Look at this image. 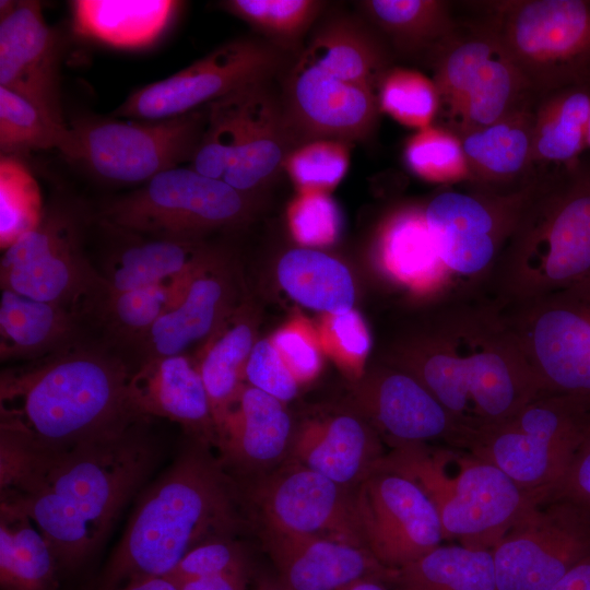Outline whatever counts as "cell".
<instances>
[{"instance_id":"obj_34","label":"cell","mask_w":590,"mask_h":590,"mask_svg":"<svg viewBox=\"0 0 590 590\" xmlns=\"http://www.w3.org/2000/svg\"><path fill=\"white\" fill-rule=\"evenodd\" d=\"M358 8L400 54H433L456 34L450 5L441 0H365Z\"/></svg>"},{"instance_id":"obj_41","label":"cell","mask_w":590,"mask_h":590,"mask_svg":"<svg viewBox=\"0 0 590 590\" xmlns=\"http://www.w3.org/2000/svg\"><path fill=\"white\" fill-rule=\"evenodd\" d=\"M402 157L410 173L433 184L469 181L470 170L458 135L432 125L416 130L403 146Z\"/></svg>"},{"instance_id":"obj_5","label":"cell","mask_w":590,"mask_h":590,"mask_svg":"<svg viewBox=\"0 0 590 590\" xmlns=\"http://www.w3.org/2000/svg\"><path fill=\"white\" fill-rule=\"evenodd\" d=\"M590 275V163L535 178L483 291L499 305L527 300Z\"/></svg>"},{"instance_id":"obj_57","label":"cell","mask_w":590,"mask_h":590,"mask_svg":"<svg viewBox=\"0 0 590 590\" xmlns=\"http://www.w3.org/2000/svg\"><path fill=\"white\" fill-rule=\"evenodd\" d=\"M256 590H287V589L281 583V581L278 578L276 579L263 578L258 582Z\"/></svg>"},{"instance_id":"obj_24","label":"cell","mask_w":590,"mask_h":590,"mask_svg":"<svg viewBox=\"0 0 590 590\" xmlns=\"http://www.w3.org/2000/svg\"><path fill=\"white\" fill-rule=\"evenodd\" d=\"M212 251L189 275L178 296L139 343L144 358L184 354L210 338L229 309L227 276Z\"/></svg>"},{"instance_id":"obj_42","label":"cell","mask_w":590,"mask_h":590,"mask_svg":"<svg viewBox=\"0 0 590 590\" xmlns=\"http://www.w3.org/2000/svg\"><path fill=\"white\" fill-rule=\"evenodd\" d=\"M377 99L380 113L415 130L432 126L440 111L435 82L412 69L389 68L378 83Z\"/></svg>"},{"instance_id":"obj_4","label":"cell","mask_w":590,"mask_h":590,"mask_svg":"<svg viewBox=\"0 0 590 590\" xmlns=\"http://www.w3.org/2000/svg\"><path fill=\"white\" fill-rule=\"evenodd\" d=\"M209 448L193 440L141 493L95 590L165 577L200 543L234 536L244 523L241 493Z\"/></svg>"},{"instance_id":"obj_3","label":"cell","mask_w":590,"mask_h":590,"mask_svg":"<svg viewBox=\"0 0 590 590\" xmlns=\"http://www.w3.org/2000/svg\"><path fill=\"white\" fill-rule=\"evenodd\" d=\"M118 356L74 343L0 380V435L32 457L68 450L143 420L128 401Z\"/></svg>"},{"instance_id":"obj_33","label":"cell","mask_w":590,"mask_h":590,"mask_svg":"<svg viewBox=\"0 0 590 590\" xmlns=\"http://www.w3.org/2000/svg\"><path fill=\"white\" fill-rule=\"evenodd\" d=\"M590 86L575 84L541 95L533 117L534 167L568 166L587 145Z\"/></svg>"},{"instance_id":"obj_48","label":"cell","mask_w":590,"mask_h":590,"mask_svg":"<svg viewBox=\"0 0 590 590\" xmlns=\"http://www.w3.org/2000/svg\"><path fill=\"white\" fill-rule=\"evenodd\" d=\"M335 204L323 192H302L290 210L294 236L308 246H319L335 239L339 231Z\"/></svg>"},{"instance_id":"obj_51","label":"cell","mask_w":590,"mask_h":590,"mask_svg":"<svg viewBox=\"0 0 590 590\" xmlns=\"http://www.w3.org/2000/svg\"><path fill=\"white\" fill-rule=\"evenodd\" d=\"M547 498L566 499L590 511V420L564 479Z\"/></svg>"},{"instance_id":"obj_44","label":"cell","mask_w":590,"mask_h":590,"mask_svg":"<svg viewBox=\"0 0 590 590\" xmlns=\"http://www.w3.org/2000/svg\"><path fill=\"white\" fill-rule=\"evenodd\" d=\"M37 181L12 155L0 160V243L5 249L33 229L43 215Z\"/></svg>"},{"instance_id":"obj_9","label":"cell","mask_w":590,"mask_h":590,"mask_svg":"<svg viewBox=\"0 0 590 590\" xmlns=\"http://www.w3.org/2000/svg\"><path fill=\"white\" fill-rule=\"evenodd\" d=\"M251 209V196L224 180L176 167L110 201L102 216L107 226L125 233L201 240L208 232L244 223Z\"/></svg>"},{"instance_id":"obj_31","label":"cell","mask_w":590,"mask_h":590,"mask_svg":"<svg viewBox=\"0 0 590 590\" xmlns=\"http://www.w3.org/2000/svg\"><path fill=\"white\" fill-rule=\"evenodd\" d=\"M180 7L169 0H76L71 12L81 36L118 49H139L161 38Z\"/></svg>"},{"instance_id":"obj_6","label":"cell","mask_w":590,"mask_h":590,"mask_svg":"<svg viewBox=\"0 0 590 590\" xmlns=\"http://www.w3.org/2000/svg\"><path fill=\"white\" fill-rule=\"evenodd\" d=\"M378 467L417 484L438 514L444 539L474 550L493 551L521 516L543 499L492 463L450 446H397Z\"/></svg>"},{"instance_id":"obj_8","label":"cell","mask_w":590,"mask_h":590,"mask_svg":"<svg viewBox=\"0 0 590 590\" xmlns=\"http://www.w3.org/2000/svg\"><path fill=\"white\" fill-rule=\"evenodd\" d=\"M489 30L540 97L590 78V0L489 3Z\"/></svg>"},{"instance_id":"obj_39","label":"cell","mask_w":590,"mask_h":590,"mask_svg":"<svg viewBox=\"0 0 590 590\" xmlns=\"http://www.w3.org/2000/svg\"><path fill=\"white\" fill-rule=\"evenodd\" d=\"M221 7L285 54L298 50L323 14L319 0H226Z\"/></svg>"},{"instance_id":"obj_2","label":"cell","mask_w":590,"mask_h":590,"mask_svg":"<svg viewBox=\"0 0 590 590\" xmlns=\"http://www.w3.org/2000/svg\"><path fill=\"white\" fill-rule=\"evenodd\" d=\"M140 420L115 434L43 457H28L0 507L26 516L48 542L62 573L96 552L142 487L160 456Z\"/></svg>"},{"instance_id":"obj_1","label":"cell","mask_w":590,"mask_h":590,"mask_svg":"<svg viewBox=\"0 0 590 590\" xmlns=\"http://www.w3.org/2000/svg\"><path fill=\"white\" fill-rule=\"evenodd\" d=\"M388 358L427 388L467 441L545 392L502 307L481 290L433 300L427 317L394 342Z\"/></svg>"},{"instance_id":"obj_29","label":"cell","mask_w":590,"mask_h":590,"mask_svg":"<svg viewBox=\"0 0 590 590\" xmlns=\"http://www.w3.org/2000/svg\"><path fill=\"white\" fill-rule=\"evenodd\" d=\"M299 60L346 82L377 90L390 68V55L379 34L364 21L333 15L317 23Z\"/></svg>"},{"instance_id":"obj_18","label":"cell","mask_w":590,"mask_h":590,"mask_svg":"<svg viewBox=\"0 0 590 590\" xmlns=\"http://www.w3.org/2000/svg\"><path fill=\"white\" fill-rule=\"evenodd\" d=\"M281 101L297 145L317 139L365 141L380 114L377 90L346 82L299 59L285 80Z\"/></svg>"},{"instance_id":"obj_7","label":"cell","mask_w":590,"mask_h":590,"mask_svg":"<svg viewBox=\"0 0 590 590\" xmlns=\"http://www.w3.org/2000/svg\"><path fill=\"white\" fill-rule=\"evenodd\" d=\"M589 420L590 401L542 392L507 421L472 435L463 450L545 499L564 479Z\"/></svg>"},{"instance_id":"obj_35","label":"cell","mask_w":590,"mask_h":590,"mask_svg":"<svg viewBox=\"0 0 590 590\" xmlns=\"http://www.w3.org/2000/svg\"><path fill=\"white\" fill-rule=\"evenodd\" d=\"M391 590H497L493 552L439 545L418 559L390 569Z\"/></svg>"},{"instance_id":"obj_15","label":"cell","mask_w":590,"mask_h":590,"mask_svg":"<svg viewBox=\"0 0 590 590\" xmlns=\"http://www.w3.org/2000/svg\"><path fill=\"white\" fill-rule=\"evenodd\" d=\"M492 552L497 590H548L590 556V511L566 499H541Z\"/></svg>"},{"instance_id":"obj_53","label":"cell","mask_w":590,"mask_h":590,"mask_svg":"<svg viewBox=\"0 0 590 590\" xmlns=\"http://www.w3.org/2000/svg\"><path fill=\"white\" fill-rule=\"evenodd\" d=\"M249 575L250 569H241L172 581L178 590H246Z\"/></svg>"},{"instance_id":"obj_17","label":"cell","mask_w":590,"mask_h":590,"mask_svg":"<svg viewBox=\"0 0 590 590\" xmlns=\"http://www.w3.org/2000/svg\"><path fill=\"white\" fill-rule=\"evenodd\" d=\"M263 528L311 534L364 546L354 491L286 459L252 489Z\"/></svg>"},{"instance_id":"obj_22","label":"cell","mask_w":590,"mask_h":590,"mask_svg":"<svg viewBox=\"0 0 590 590\" xmlns=\"http://www.w3.org/2000/svg\"><path fill=\"white\" fill-rule=\"evenodd\" d=\"M262 540L287 590H341L365 578L386 581L389 568L358 545L263 528Z\"/></svg>"},{"instance_id":"obj_11","label":"cell","mask_w":590,"mask_h":590,"mask_svg":"<svg viewBox=\"0 0 590 590\" xmlns=\"http://www.w3.org/2000/svg\"><path fill=\"white\" fill-rule=\"evenodd\" d=\"M499 306L544 391L590 401V275Z\"/></svg>"},{"instance_id":"obj_27","label":"cell","mask_w":590,"mask_h":590,"mask_svg":"<svg viewBox=\"0 0 590 590\" xmlns=\"http://www.w3.org/2000/svg\"><path fill=\"white\" fill-rule=\"evenodd\" d=\"M284 404L257 388L243 386L216 430L226 468L250 473L286 460L294 432Z\"/></svg>"},{"instance_id":"obj_56","label":"cell","mask_w":590,"mask_h":590,"mask_svg":"<svg viewBox=\"0 0 590 590\" xmlns=\"http://www.w3.org/2000/svg\"><path fill=\"white\" fill-rule=\"evenodd\" d=\"M341 590H391L385 582L374 578L356 580Z\"/></svg>"},{"instance_id":"obj_45","label":"cell","mask_w":590,"mask_h":590,"mask_svg":"<svg viewBox=\"0 0 590 590\" xmlns=\"http://www.w3.org/2000/svg\"><path fill=\"white\" fill-rule=\"evenodd\" d=\"M349 162V143L317 139L295 146L284 170L302 192H323L343 179Z\"/></svg>"},{"instance_id":"obj_49","label":"cell","mask_w":590,"mask_h":590,"mask_svg":"<svg viewBox=\"0 0 590 590\" xmlns=\"http://www.w3.org/2000/svg\"><path fill=\"white\" fill-rule=\"evenodd\" d=\"M244 379L247 385L283 403L296 397L299 385L273 343L267 340L255 342L245 366Z\"/></svg>"},{"instance_id":"obj_46","label":"cell","mask_w":590,"mask_h":590,"mask_svg":"<svg viewBox=\"0 0 590 590\" xmlns=\"http://www.w3.org/2000/svg\"><path fill=\"white\" fill-rule=\"evenodd\" d=\"M240 92L208 105L206 127L189 166L193 170L223 179L236 148Z\"/></svg>"},{"instance_id":"obj_52","label":"cell","mask_w":590,"mask_h":590,"mask_svg":"<svg viewBox=\"0 0 590 590\" xmlns=\"http://www.w3.org/2000/svg\"><path fill=\"white\" fill-rule=\"evenodd\" d=\"M330 330L339 347L351 358L362 359L370 349V337L365 322L353 309L332 315Z\"/></svg>"},{"instance_id":"obj_21","label":"cell","mask_w":590,"mask_h":590,"mask_svg":"<svg viewBox=\"0 0 590 590\" xmlns=\"http://www.w3.org/2000/svg\"><path fill=\"white\" fill-rule=\"evenodd\" d=\"M127 393L138 417L169 420L193 440L217 447L205 387L196 362L185 354L144 358L131 373Z\"/></svg>"},{"instance_id":"obj_58","label":"cell","mask_w":590,"mask_h":590,"mask_svg":"<svg viewBox=\"0 0 590 590\" xmlns=\"http://www.w3.org/2000/svg\"><path fill=\"white\" fill-rule=\"evenodd\" d=\"M587 145L590 148V109H589V119H588Z\"/></svg>"},{"instance_id":"obj_10","label":"cell","mask_w":590,"mask_h":590,"mask_svg":"<svg viewBox=\"0 0 590 590\" xmlns=\"http://www.w3.org/2000/svg\"><path fill=\"white\" fill-rule=\"evenodd\" d=\"M1 288L75 311L97 302L107 291L84 250V220L74 205L44 208L38 224L4 249Z\"/></svg>"},{"instance_id":"obj_38","label":"cell","mask_w":590,"mask_h":590,"mask_svg":"<svg viewBox=\"0 0 590 590\" xmlns=\"http://www.w3.org/2000/svg\"><path fill=\"white\" fill-rule=\"evenodd\" d=\"M253 344L250 323L243 317L233 318L214 331L196 362L216 430L244 386L245 366Z\"/></svg>"},{"instance_id":"obj_32","label":"cell","mask_w":590,"mask_h":590,"mask_svg":"<svg viewBox=\"0 0 590 590\" xmlns=\"http://www.w3.org/2000/svg\"><path fill=\"white\" fill-rule=\"evenodd\" d=\"M76 331V312L1 288L0 356L37 359L71 344Z\"/></svg>"},{"instance_id":"obj_13","label":"cell","mask_w":590,"mask_h":590,"mask_svg":"<svg viewBox=\"0 0 590 590\" xmlns=\"http://www.w3.org/2000/svg\"><path fill=\"white\" fill-rule=\"evenodd\" d=\"M534 180L510 193L448 189L424 205L437 255L459 288L483 290Z\"/></svg>"},{"instance_id":"obj_28","label":"cell","mask_w":590,"mask_h":590,"mask_svg":"<svg viewBox=\"0 0 590 590\" xmlns=\"http://www.w3.org/2000/svg\"><path fill=\"white\" fill-rule=\"evenodd\" d=\"M377 247L392 278L433 300L461 290L437 255L424 206L404 205L390 213L379 228Z\"/></svg>"},{"instance_id":"obj_14","label":"cell","mask_w":590,"mask_h":590,"mask_svg":"<svg viewBox=\"0 0 590 590\" xmlns=\"http://www.w3.org/2000/svg\"><path fill=\"white\" fill-rule=\"evenodd\" d=\"M284 63L285 52L269 42L256 36L234 38L170 76L138 88L114 115L139 120L181 116L270 82Z\"/></svg>"},{"instance_id":"obj_12","label":"cell","mask_w":590,"mask_h":590,"mask_svg":"<svg viewBox=\"0 0 590 590\" xmlns=\"http://www.w3.org/2000/svg\"><path fill=\"white\" fill-rule=\"evenodd\" d=\"M206 121L208 106L161 120L78 119L70 126L76 141L73 162L108 181L145 184L191 163Z\"/></svg>"},{"instance_id":"obj_47","label":"cell","mask_w":590,"mask_h":590,"mask_svg":"<svg viewBox=\"0 0 590 590\" xmlns=\"http://www.w3.org/2000/svg\"><path fill=\"white\" fill-rule=\"evenodd\" d=\"M241 569H250L243 545L234 538H217L190 550L165 577L175 581Z\"/></svg>"},{"instance_id":"obj_37","label":"cell","mask_w":590,"mask_h":590,"mask_svg":"<svg viewBox=\"0 0 590 590\" xmlns=\"http://www.w3.org/2000/svg\"><path fill=\"white\" fill-rule=\"evenodd\" d=\"M57 559L39 530L24 515L0 507L1 590H58Z\"/></svg>"},{"instance_id":"obj_54","label":"cell","mask_w":590,"mask_h":590,"mask_svg":"<svg viewBox=\"0 0 590 590\" xmlns=\"http://www.w3.org/2000/svg\"><path fill=\"white\" fill-rule=\"evenodd\" d=\"M548 590H590V556L574 566Z\"/></svg>"},{"instance_id":"obj_25","label":"cell","mask_w":590,"mask_h":590,"mask_svg":"<svg viewBox=\"0 0 590 590\" xmlns=\"http://www.w3.org/2000/svg\"><path fill=\"white\" fill-rule=\"evenodd\" d=\"M536 102L488 126L455 132L462 145L473 190L510 193L539 174L533 164V117Z\"/></svg>"},{"instance_id":"obj_36","label":"cell","mask_w":590,"mask_h":590,"mask_svg":"<svg viewBox=\"0 0 590 590\" xmlns=\"http://www.w3.org/2000/svg\"><path fill=\"white\" fill-rule=\"evenodd\" d=\"M278 279L283 290L307 308L330 315L353 309L355 287L349 269L322 251L288 250L278 263Z\"/></svg>"},{"instance_id":"obj_55","label":"cell","mask_w":590,"mask_h":590,"mask_svg":"<svg viewBox=\"0 0 590 590\" xmlns=\"http://www.w3.org/2000/svg\"><path fill=\"white\" fill-rule=\"evenodd\" d=\"M117 590H178L166 577H146L131 580Z\"/></svg>"},{"instance_id":"obj_26","label":"cell","mask_w":590,"mask_h":590,"mask_svg":"<svg viewBox=\"0 0 590 590\" xmlns=\"http://www.w3.org/2000/svg\"><path fill=\"white\" fill-rule=\"evenodd\" d=\"M385 455L368 424L355 415L340 413L304 423L294 432L286 459L354 491Z\"/></svg>"},{"instance_id":"obj_23","label":"cell","mask_w":590,"mask_h":590,"mask_svg":"<svg viewBox=\"0 0 590 590\" xmlns=\"http://www.w3.org/2000/svg\"><path fill=\"white\" fill-rule=\"evenodd\" d=\"M259 83L239 93L236 148L222 180L251 196L282 170L297 146L281 96Z\"/></svg>"},{"instance_id":"obj_40","label":"cell","mask_w":590,"mask_h":590,"mask_svg":"<svg viewBox=\"0 0 590 590\" xmlns=\"http://www.w3.org/2000/svg\"><path fill=\"white\" fill-rule=\"evenodd\" d=\"M51 149L73 161L76 141L70 126L55 122L24 97L0 86L1 155Z\"/></svg>"},{"instance_id":"obj_20","label":"cell","mask_w":590,"mask_h":590,"mask_svg":"<svg viewBox=\"0 0 590 590\" xmlns=\"http://www.w3.org/2000/svg\"><path fill=\"white\" fill-rule=\"evenodd\" d=\"M363 411L393 447L441 440L463 449L468 435L411 374L394 366L379 369L358 389Z\"/></svg>"},{"instance_id":"obj_16","label":"cell","mask_w":590,"mask_h":590,"mask_svg":"<svg viewBox=\"0 0 590 590\" xmlns=\"http://www.w3.org/2000/svg\"><path fill=\"white\" fill-rule=\"evenodd\" d=\"M362 542L386 568H401L441 545L438 514L409 477L377 467L355 489Z\"/></svg>"},{"instance_id":"obj_30","label":"cell","mask_w":590,"mask_h":590,"mask_svg":"<svg viewBox=\"0 0 590 590\" xmlns=\"http://www.w3.org/2000/svg\"><path fill=\"white\" fill-rule=\"evenodd\" d=\"M212 252L201 240L145 237L115 249L104 278L109 293L153 286L182 288L192 271Z\"/></svg>"},{"instance_id":"obj_50","label":"cell","mask_w":590,"mask_h":590,"mask_svg":"<svg viewBox=\"0 0 590 590\" xmlns=\"http://www.w3.org/2000/svg\"><path fill=\"white\" fill-rule=\"evenodd\" d=\"M298 384L311 380L320 370V355L309 338L295 329L280 330L271 341Z\"/></svg>"},{"instance_id":"obj_43","label":"cell","mask_w":590,"mask_h":590,"mask_svg":"<svg viewBox=\"0 0 590 590\" xmlns=\"http://www.w3.org/2000/svg\"><path fill=\"white\" fill-rule=\"evenodd\" d=\"M179 292L167 285L106 292L96 307L108 331L123 342L139 345Z\"/></svg>"},{"instance_id":"obj_19","label":"cell","mask_w":590,"mask_h":590,"mask_svg":"<svg viewBox=\"0 0 590 590\" xmlns=\"http://www.w3.org/2000/svg\"><path fill=\"white\" fill-rule=\"evenodd\" d=\"M61 47L40 3L15 1L0 17V86L24 97L59 125L64 121L60 90Z\"/></svg>"}]
</instances>
